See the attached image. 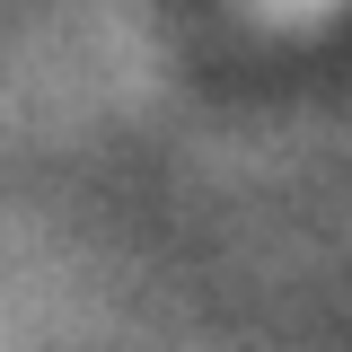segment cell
<instances>
[{
	"label": "cell",
	"instance_id": "obj_1",
	"mask_svg": "<svg viewBox=\"0 0 352 352\" xmlns=\"http://www.w3.org/2000/svg\"><path fill=\"white\" fill-rule=\"evenodd\" d=\"M273 18H308V9H335V0H264Z\"/></svg>",
	"mask_w": 352,
	"mask_h": 352
}]
</instances>
